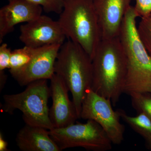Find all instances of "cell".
Masks as SVG:
<instances>
[{"instance_id": "1", "label": "cell", "mask_w": 151, "mask_h": 151, "mask_svg": "<svg viewBox=\"0 0 151 151\" xmlns=\"http://www.w3.org/2000/svg\"><path fill=\"white\" fill-rule=\"evenodd\" d=\"M91 89L111 100L114 106L124 93L127 61L119 37L102 40L92 58Z\"/></svg>"}, {"instance_id": "2", "label": "cell", "mask_w": 151, "mask_h": 151, "mask_svg": "<svg viewBox=\"0 0 151 151\" xmlns=\"http://www.w3.org/2000/svg\"><path fill=\"white\" fill-rule=\"evenodd\" d=\"M134 7L128 9L119 37L127 61V75L124 93H151V56L141 40Z\"/></svg>"}, {"instance_id": "3", "label": "cell", "mask_w": 151, "mask_h": 151, "mask_svg": "<svg viewBox=\"0 0 151 151\" xmlns=\"http://www.w3.org/2000/svg\"><path fill=\"white\" fill-rule=\"evenodd\" d=\"M55 73L67 86L80 119L82 103L92 86V59L81 46L69 40L63 44L60 49L55 64Z\"/></svg>"}, {"instance_id": "4", "label": "cell", "mask_w": 151, "mask_h": 151, "mask_svg": "<svg viewBox=\"0 0 151 151\" xmlns=\"http://www.w3.org/2000/svg\"><path fill=\"white\" fill-rule=\"evenodd\" d=\"M59 22L66 37L78 44L92 59L101 41L93 0H63Z\"/></svg>"}, {"instance_id": "5", "label": "cell", "mask_w": 151, "mask_h": 151, "mask_svg": "<svg viewBox=\"0 0 151 151\" xmlns=\"http://www.w3.org/2000/svg\"><path fill=\"white\" fill-rule=\"evenodd\" d=\"M50 97L47 79L37 80L28 84L22 92L4 95L2 110L10 114L19 110L26 124L51 130L54 127L49 116L48 103Z\"/></svg>"}, {"instance_id": "6", "label": "cell", "mask_w": 151, "mask_h": 151, "mask_svg": "<svg viewBox=\"0 0 151 151\" xmlns=\"http://www.w3.org/2000/svg\"><path fill=\"white\" fill-rule=\"evenodd\" d=\"M49 132L60 151L73 147L92 151H107L112 149L113 143L108 135L92 120H87L84 124L74 123L62 128H53Z\"/></svg>"}, {"instance_id": "7", "label": "cell", "mask_w": 151, "mask_h": 151, "mask_svg": "<svg viewBox=\"0 0 151 151\" xmlns=\"http://www.w3.org/2000/svg\"><path fill=\"white\" fill-rule=\"evenodd\" d=\"M80 118L92 120L102 127L114 145H120L124 139L125 127L120 122L118 111H114L111 100L87 90L81 106Z\"/></svg>"}, {"instance_id": "8", "label": "cell", "mask_w": 151, "mask_h": 151, "mask_svg": "<svg viewBox=\"0 0 151 151\" xmlns=\"http://www.w3.org/2000/svg\"><path fill=\"white\" fill-rule=\"evenodd\" d=\"M66 37L59 22L50 17L40 16L20 27L19 39L26 46L40 47L54 44L62 45Z\"/></svg>"}, {"instance_id": "9", "label": "cell", "mask_w": 151, "mask_h": 151, "mask_svg": "<svg viewBox=\"0 0 151 151\" xmlns=\"http://www.w3.org/2000/svg\"><path fill=\"white\" fill-rule=\"evenodd\" d=\"M132 0H93L100 26L101 40L119 37Z\"/></svg>"}, {"instance_id": "10", "label": "cell", "mask_w": 151, "mask_h": 151, "mask_svg": "<svg viewBox=\"0 0 151 151\" xmlns=\"http://www.w3.org/2000/svg\"><path fill=\"white\" fill-rule=\"evenodd\" d=\"M50 80L52 105L49 116L53 127L62 128L75 123L79 119L73 101L69 99V91L65 82L55 73Z\"/></svg>"}, {"instance_id": "11", "label": "cell", "mask_w": 151, "mask_h": 151, "mask_svg": "<svg viewBox=\"0 0 151 151\" xmlns=\"http://www.w3.org/2000/svg\"><path fill=\"white\" fill-rule=\"evenodd\" d=\"M61 45L42 47L27 66L13 77L22 86L37 80L50 79L55 73V64Z\"/></svg>"}, {"instance_id": "12", "label": "cell", "mask_w": 151, "mask_h": 151, "mask_svg": "<svg viewBox=\"0 0 151 151\" xmlns=\"http://www.w3.org/2000/svg\"><path fill=\"white\" fill-rule=\"evenodd\" d=\"M0 9V43L14 27L27 23L41 15L43 8L27 0H10Z\"/></svg>"}, {"instance_id": "13", "label": "cell", "mask_w": 151, "mask_h": 151, "mask_svg": "<svg viewBox=\"0 0 151 151\" xmlns=\"http://www.w3.org/2000/svg\"><path fill=\"white\" fill-rule=\"evenodd\" d=\"M16 142L22 151H60L49 130L43 127L26 124L17 134Z\"/></svg>"}, {"instance_id": "14", "label": "cell", "mask_w": 151, "mask_h": 151, "mask_svg": "<svg viewBox=\"0 0 151 151\" xmlns=\"http://www.w3.org/2000/svg\"><path fill=\"white\" fill-rule=\"evenodd\" d=\"M121 119L127 123L135 132L143 137L151 146V121L143 113L135 116H129L123 110H117Z\"/></svg>"}, {"instance_id": "15", "label": "cell", "mask_w": 151, "mask_h": 151, "mask_svg": "<svg viewBox=\"0 0 151 151\" xmlns=\"http://www.w3.org/2000/svg\"><path fill=\"white\" fill-rule=\"evenodd\" d=\"M42 47H24L12 51L10 62L9 71L12 76L25 68L36 55Z\"/></svg>"}, {"instance_id": "16", "label": "cell", "mask_w": 151, "mask_h": 151, "mask_svg": "<svg viewBox=\"0 0 151 151\" xmlns=\"http://www.w3.org/2000/svg\"><path fill=\"white\" fill-rule=\"evenodd\" d=\"M129 95L134 109L138 113L145 114L151 121V93L133 92Z\"/></svg>"}, {"instance_id": "17", "label": "cell", "mask_w": 151, "mask_h": 151, "mask_svg": "<svg viewBox=\"0 0 151 151\" xmlns=\"http://www.w3.org/2000/svg\"><path fill=\"white\" fill-rule=\"evenodd\" d=\"M137 28L140 37L151 56V14L142 18Z\"/></svg>"}, {"instance_id": "18", "label": "cell", "mask_w": 151, "mask_h": 151, "mask_svg": "<svg viewBox=\"0 0 151 151\" xmlns=\"http://www.w3.org/2000/svg\"><path fill=\"white\" fill-rule=\"evenodd\" d=\"M10 1V0H8ZM40 6L47 13L53 12L60 14L63 7V0H27Z\"/></svg>"}, {"instance_id": "19", "label": "cell", "mask_w": 151, "mask_h": 151, "mask_svg": "<svg viewBox=\"0 0 151 151\" xmlns=\"http://www.w3.org/2000/svg\"><path fill=\"white\" fill-rule=\"evenodd\" d=\"M12 52L7 44H2L0 47V71L9 68Z\"/></svg>"}, {"instance_id": "20", "label": "cell", "mask_w": 151, "mask_h": 151, "mask_svg": "<svg viewBox=\"0 0 151 151\" xmlns=\"http://www.w3.org/2000/svg\"><path fill=\"white\" fill-rule=\"evenodd\" d=\"M134 8L138 17L148 16L151 14V0H136Z\"/></svg>"}, {"instance_id": "21", "label": "cell", "mask_w": 151, "mask_h": 151, "mask_svg": "<svg viewBox=\"0 0 151 151\" xmlns=\"http://www.w3.org/2000/svg\"><path fill=\"white\" fill-rule=\"evenodd\" d=\"M7 142L3 138L2 134H0V151H8Z\"/></svg>"}, {"instance_id": "22", "label": "cell", "mask_w": 151, "mask_h": 151, "mask_svg": "<svg viewBox=\"0 0 151 151\" xmlns=\"http://www.w3.org/2000/svg\"><path fill=\"white\" fill-rule=\"evenodd\" d=\"M6 76L5 74L4 71H0V82H1V89H2L6 83Z\"/></svg>"}, {"instance_id": "23", "label": "cell", "mask_w": 151, "mask_h": 151, "mask_svg": "<svg viewBox=\"0 0 151 151\" xmlns=\"http://www.w3.org/2000/svg\"><path fill=\"white\" fill-rule=\"evenodd\" d=\"M150 150H151V146H150Z\"/></svg>"}]
</instances>
